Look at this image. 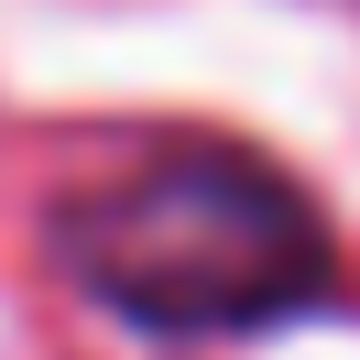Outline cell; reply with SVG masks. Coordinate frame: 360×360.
<instances>
[{"label": "cell", "instance_id": "6da1fadb", "mask_svg": "<svg viewBox=\"0 0 360 360\" xmlns=\"http://www.w3.org/2000/svg\"><path fill=\"white\" fill-rule=\"evenodd\" d=\"M77 295L153 338H229V328H273V316L328 295V240H316L306 197L251 153H153L131 175L88 186L55 219Z\"/></svg>", "mask_w": 360, "mask_h": 360}]
</instances>
